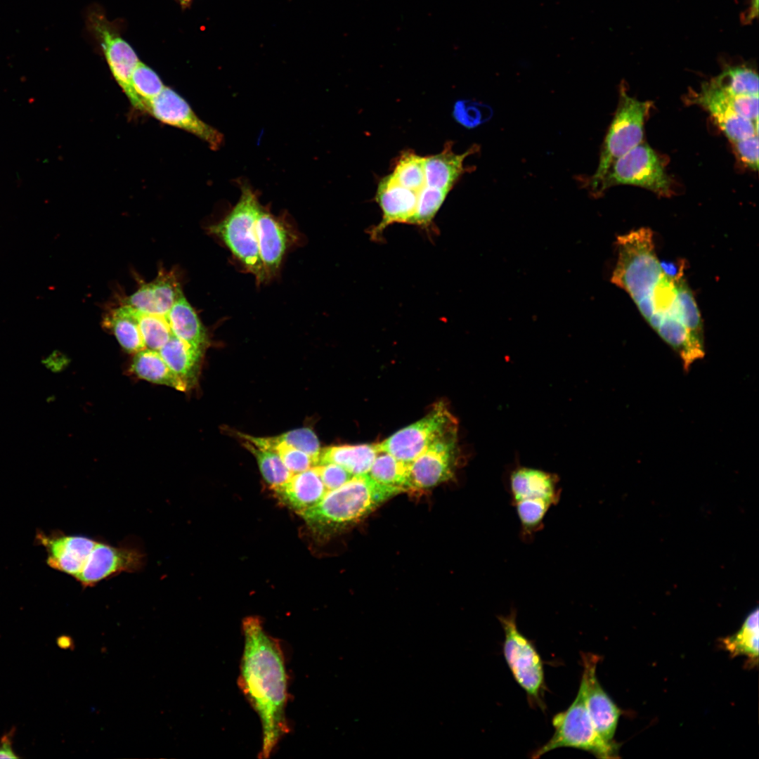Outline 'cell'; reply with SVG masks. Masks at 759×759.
Here are the masks:
<instances>
[{
  "mask_svg": "<svg viewBox=\"0 0 759 759\" xmlns=\"http://www.w3.org/2000/svg\"><path fill=\"white\" fill-rule=\"evenodd\" d=\"M611 281L627 292L649 326L680 357L687 371L703 358V320L684 275V264L663 265L652 231L646 227L619 235Z\"/></svg>",
  "mask_w": 759,
  "mask_h": 759,
  "instance_id": "6da1fadb",
  "label": "cell"
},
{
  "mask_svg": "<svg viewBox=\"0 0 759 759\" xmlns=\"http://www.w3.org/2000/svg\"><path fill=\"white\" fill-rule=\"evenodd\" d=\"M242 630L244 647L238 684L260 720L259 758L267 759L289 731L285 659L279 642L266 632L259 617L245 618Z\"/></svg>",
  "mask_w": 759,
  "mask_h": 759,
  "instance_id": "7a4b0ae2",
  "label": "cell"
},
{
  "mask_svg": "<svg viewBox=\"0 0 759 759\" xmlns=\"http://www.w3.org/2000/svg\"><path fill=\"white\" fill-rule=\"evenodd\" d=\"M401 492L376 482L368 474L356 475L339 488L327 491L318 503L300 514L312 526L352 523Z\"/></svg>",
  "mask_w": 759,
  "mask_h": 759,
  "instance_id": "3957f363",
  "label": "cell"
},
{
  "mask_svg": "<svg viewBox=\"0 0 759 759\" xmlns=\"http://www.w3.org/2000/svg\"><path fill=\"white\" fill-rule=\"evenodd\" d=\"M261 208L253 190L247 185H242L236 205L223 220L209 227V231L224 242L259 283L267 278L260 259L256 233V222Z\"/></svg>",
  "mask_w": 759,
  "mask_h": 759,
  "instance_id": "277c9868",
  "label": "cell"
},
{
  "mask_svg": "<svg viewBox=\"0 0 759 759\" xmlns=\"http://www.w3.org/2000/svg\"><path fill=\"white\" fill-rule=\"evenodd\" d=\"M554 732L543 746L533 751L531 758L537 759L559 748H573L588 751L599 758L618 757V746L605 740L596 730L588 713L583 685L571 704L552 718Z\"/></svg>",
  "mask_w": 759,
  "mask_h": 759,
  "instance_id": "5b68a950",
  "label": "cell"
},
{
  "mask_svg": "<svg viewBox=\"0 0 759 759\" xmlns=\"http://www.w3.org/2000/svg\"><path fill=\"white\" fill-rule=\"evenodd\" d=\"M498 619L505 634L503 656L514 679L526 692L530 706L545 709V673L540 654L533 642L518 629L515 609Z\"/></svg>",
  "mask_w": 759,
  "mask_h": 759,
  "instance_id": "8992f818",
  "label": "cell"
},
{
  "mask_svg": "<svg viewBox=\"0 0 759 759\" xmlns=\"http://www.w3.org/2000/svg\"><path fill=\"white\" fill-rule=\"evenodd\" d=\"M618 185L639 186L663 197L673 192L671 179L660 157L642 142L616 160L589 190L597 196Z\"/></svg>",
  "mask_w": 759,
  "mask_h": 759,
  "instance_id": "52a82bcc",
  "label": "cell"
},
{
  "mask_svg": "<svg viewBox=\"0 0 759 759\" xmlns=\"http://www.w3.org/2000/svg\"><path fill=\"white\" fill-rule=\"evenodd\" d=\"M651 107V102L631 97L621 87L618 106L602 144L597 169L588 180L589 188L604 176L616 160L642 142L644 124Z\"/></svg>",
  "mask_w": 759,
  "mask_h": 759,
  "instance_id": "ba28073f",
  "label": "cell"
},
{
  "mask_svg": "<svg viewBox=\"0 0 759 759\" xmlns=\"http://www.w3.org/2000/svg\"><path fill=\"white\" fill-rule=\"evenodd\" d=\"M458 431V422L447 406L440 401L420 420L393 434L377 443L379 450L410 463L433 443Z\"/></svg>",
  "mask_w": 759,
  "mask_h": 759,
  "instance_id": "9c48e42d",
  "label": "cell"
},
{
  "mask_svg": "<svg viewBox=\"0 0 759 759\" xmlns=\"http://www.w3.org/2000/svg\"><path fill=\"white\" fill-rule=\"evenodd\" d=\"M145 112L164 124L185 130L218 150L224 142L223 135L202 121L188 103L173 89L164 86L147 106Z\"/></svg>",
  "mask_w": 759,
  "mask_h": 759,
  "instance_id": "30bf717a",
  "label": "cell"
},
{
  "mask_svg": "<svg viewBox=\"0 0 759 759\" xmlns=\"http://www.w3.org/2000/svg\"><path fill=\"white\" fill-rule=\"evenodd\" d=\"M88 25L103 48L115 79L131 103L133 99L131 76L139 62L136 53L101 11L96 10L89 12Z\"/></svg>",
  "mask_w": 759,
  "mask_h": 759,
  "instance_id": "8fae6325",
  "label": "cell"
},
{
  "mask_svg": "<svg viewBox=\"0 0 759 759\" xmlns=\"http://www.w3.org/2000/svg\"><path fill=\"white\" fill-rule=\"evenodd\" d=\"M458 431L433 443L408 464V490L431 488L450 479L457 454Z\"/></svg>",
  "mask_w": 759,
  "mask_h": 759,
  "instance_id": "7c38bea8",
  "label": "cell"
},
{
  "mask_svg": "<svg viewBox=\"0 0 759 759\" xmlns=\"http://www.w3.org/2000/svg\"><path fill=\"white\" fill-rule=\"evenodd\" d=\"M144 563L145 555L136 547L115 546L97 541L82 569L74 578L82 586L91 587L122 572L138 571Z\"/></svg>",
  "mask_w": 759,
  "mask_h": 759,
  "instance_id": "4fadbf2b",
  "label": "cell"
},
{
  "mask_svg": "<svg viewBox=\"0 0 759 759\" xmlns=\"http://www.w3.org/2000/svg\"><path fill=\"white\" fill-rule=\"evenodd\" d=\"M583 673L580 684L585 704L597 732L606 741H614L621 710L602 688L596 675L601 657L590 652H580Z\"/></svg>",
  "mask_w": 759,
  "mask_h": 759,
  "instance_id": "5bb4252c",
  "label": "cell"
},
{
  "mask_svg": "<svg viewBox=\"0 0 759 759\" xmlns=\"http://www.w3.org/2000/svg\"><path fill=\"white\" fill-rule=\"evenodd\" d=\"M507 489L512 506L517 503H541L552 507L559 501L562 493L556 474L522 466L510 472Z\"/></svg>",
  "mask_w": 759,
  "mask_h": 759,
  "instance_id": "9a60e30c",
  "label": "cell"
},
{
  "mask_svg": "<svg viewBox=\"0 0 759 759\" xmlns=\"http://www.w3.org/2000/svg\"><path fill=\"white\" fill-rule=\"evenodd\" d=\"M260 259L267 278L275 275L285 252L297 240V234L284 219L262 207L256 222Z\"/></svg>",
  "mask_w": 759,
  "mask_h": 759,
  "instance_id": "2e32d148",
  "label": "cell"
},
{
  "mask_svg": "<svg viewBox=\"0 0 759 759\" xmlns=\"http://www.w3.org/2000/svg\"><path fill=\"white\" fill-rule=\"evenodd\" d=\"M35 539L46 551L47 564L73 578L79 573L97 542L82 536L41 531L37 533Z\"/></svg>",
  "mask_w": 759,
  "mask_h": 759,
  "instance_id": "e0dca14e",
  "label": "cell"
},
{
  "mask_svg": "<svg viewBox=\"0 0 759 759\" xmlns=\"http://www.w3.org/2000/svg\"><path fill=\"white\" fill-rule=\"evenodd\" d=\"M375 198L382 209V219L372 231V237H378L394 223H410L416 207L417 192L399 185L389 174L379 181Z\"/></svg>",
  "mask_w": 759,
  "mask_h": 759,
  "instance_id": "ac0fdd59",
  "label": "cell"
},
{
  "mask_svg": "<svg viewBox=\"0 0 759 759\" xmlns=\"http://www.w3.org/2000/svg\"><path fill=\"white\" fill-rule=\"evenodd\" d=\"M691 103L705 108L732 142L758 134V124L737 115L713 92L708 82L691 95Z\"/></svg>",
  "mask_w": 759,
  "mask_h": 759,
  "instance_id": "d6986e66",
  "label": "cell"
},
{
  "mask_svg": "<svg viewBox=\"0 0 759 759\" xmlns=\"http://www.w3.org/2000/svg\"><path fill=\"white\" fill-rule=\"evenodd\" d=\"M474 152V147H472L462 154H456L453 151L450 143H448L441 153L425 157L426 186L449 192L467 171L464 160Z\"/></svg>",
  "mask_w": 759,
  "mask_h": 759,
  "instance_id": "ffe728a7",
  "label": "cell"
},
{
  "mask_svg": "<svg viewBox=\"0 0 759 759\" xmlns=\"http://www.w3.org/2000/svg\"><path fill=\"white\" fill-rule=\"evenodd\" d=\"M327 491L316 467H313L293 474L276 493L300 514L318 503Z\"/></svg>",
  "mask_w": 759,
  "mask_h": 759,
  "instance_id": "44dd1931",
  "label": "cell"
},
{
  "mask_svg": "<svg viewBox=\"0 0 759 759\" xmlns=\"http://www.w3.org/2000/svg\"><path fill=\"white\" fill-rule=\"evenodd\" d=\"M167 319L174 336L203 351L208 344L207 332L183 294L168 312Z\"/></svg>",
  "mask_w": 759,
  "mask_h": 759,
  "instance_id": "7402d4cb",
  "label": "cell"
},
{
  "mask_svg": "<svg viewBox=\"0 0 759 759\" xmlns=\"http://www.w3.org/2000/svg\"><path fill=\"white\" fill-rule=\"evenodd\" d=\"M377 443L332 446L321 449L319 464H337L353 476L368 474L379 452Z\"/></svg>",
  "mask_w": 759,
  "mask_h": 759,
  "instance_id": "603a6c76",
  "label": "cell"
},
{
  "mask_svg": "<svg viewBox=\"0 0 759 759\" xmlns=\"http://www.w3.org/2000/svg\"><path fill=\"white\" fill-rule=\"evenodd\" d=\"M131 368L136 376L146 381L168 386L181 391H186L188 387L168 366L158 351L145 348L136 353Z\"/></svg>",
  "mask_w": 759,
  "mask_h": 759,
  "instance_id": "cb8c5ba5",
  "label": "cell"
},
{
  "mask_svg": "<svg viewBox=\"0 0 759 759\" xmlns=\"http://www.w3.org/2000/svg\"><path fill=\"white\" fill-rule=\"evenodd\" d=\"M158 351L171 370L188 387L195 378L203 351L174 335Z\"/></svg>",
  "mask_w": 759,
  "mask_h": 759,
  "instance_id": "d4e9b609",
  "label": "cell"
},
{
  "mask_svg": "<svg viewBox=\"0 0 759 759\" xmlns=\"http://www.w3.org/2000/svg\"><path fill=\"white\" fill-rule=\"evenodd\" d=\"M103 323L128 353L135 354L145 349L134 309L123 304L112 309L104 318Z\"/></svg>",
  "mask_w": 759,
  "mask_h": 759,
  "instance_id": "484cf974",
  "label": "cell"
},
{
  "mask_svg": "<svg viewBox=\"0 0 759 759\" xmlns=\"http://www.w3.org/2000/svg\"><path fill=\"white\" fill-rule=\"evenodd\" d=\"M243 441L245 448L255 457L265 481L271 488L278 491L290 479L293 474L286 467L275 451Z\"/></svg>",
  "mask_w": 759,
  "mask_h": 759,
  "instance_id": "4316f807",
  "label": "cell"
},
{
  "mask_svg": "<svg viewBox=\"0 0 759 759\" xmlns=\"http://www.w3.org/2000/svg\"><path fill=\"white\" fill-rule=\"evenodd\" d=\"M408 464L379 450L368 474L380 484L403 491L407 490Z\"/></svg>",
  "mask_w": 759,
  "mask_h": 759,
  "instance_id": "83f0119b",
  "label": "cell"
},
{
  "mask_svg": "<svg viewBox=\"0 0 759 759\" xmlns=\"http://www.w3.org/2000/svg\"><path fill=\"white\" fill-rule=\"evenodd\" d=\"M131 105L145 112L148 104L162 92L164 86L154 70L139 61L131 76Z\"/></svg>",
  "mask_w": 759,
  "mask_h": 759,
  "instance_id": "f1b7e54d",
  "label": "cell"
},
{
  "mask_svg": "<svg viewBox=\"0 0 759 759\" xmlns=\"http://www.w3.org/2000/svg\"><path fill=\"white\" fill-rule=\"evenodd\" d=\"M711 80L720 88L736 94L758 96V75L747 65L727 66Z\"/></svg>",
  "mask_w": 759,
  "mask_h": 759,
  "instance_id": "f546056e",
  "label": "cell"
},
{
  "mask_svg": "<svg viewBox=\"0 0 759 759\" xmlns=\"http://www.w3.org/2000/svg\"><path fill=\"white\" fill-rule=\"evenodd\" d=\"M758 609L753 610L744 620L739 630L723 641L727 651L734 655L758 656Z\"/></svg>",
  "mask_w": 759,
  "mask_h": 759,
  "instance_id": "4dcf8cb0",
  "label": "cell"
},
{
  "mask_svg": "<svg viewBox=\"0 0 759 759\" xmlns=\"http://www.w3.org/2000/svg\"><path fill=\"white\" fill-rule=\"evenodd\" d=\"M424 160L425 157L406 151L396 160L391 175L399 185L418 192L426 185Z\"/></svg>",
  "mask_w": 759,
  "mask_h": 759,
  "instance_id": "1f68e13d",
  "label": "cell"
},
{
  "mask_svg": "<svg viewBox=\"0 0 759 759\" xmlns=\"http://www.w3.org/2000/svg\"><path fill=\"white\" fill-rule=\"evenodd\" d=\"M136 317L146 349L159 351L173 335L167 316L136 310Z\"/></svg>",
  "mask_w": 759,
  "mask_h": 759,
  "instance_id": "d6a6232c",
  "label": "cell"
},
{
  "mask_svg": "<svg viewBox=\"0 0 759 759\" xmlns=\"http://www.w3.org/2000/svg\"><path fill=\"white\" fill-rule=\"evenodd\" d=\"M150 283L158 314L167 316L176 299L183 294L179 281L174 273L160 271Z\"/></svg>",
  "mask_w": 759,
  "mask_h": 759,
  "instance_id": "836d02e7",
  "label": "cell"
},
{
  "mask_svg": "<svg viewBox=\"0 0 759 759\" xmlns=\"http://www.w3.org/2000/svg\"><path fill=\"white\" fill-rule=\"evenodd\" d=\"M448 193L425 185L417 192L416 207L410 223L428 225L443 205Z\"/></svg>",
  "mask_w": 759,
  "mask_h": 759,
  "instance_id": "e575fe53",
  "label": "cell"
},
{
  "mask_svg": "<svg viewBox=\"0 0 759 759\" xmlns=\"http://www.w3.org/2000/svg\"><path fill=\"white\" fill-rule=\"evenodd\" d=\"M268 439L273 443H283L304 452L311 458L315 466L319 462L320 442L315 432L309 427L290 430Z\"/></svg>",
  "mask_w": 759,
  "mask_h": 759,
  "instance_id": "d590c367",
  "label": "cell"
},
{
  "mask_svg": "<svg viewBox=\"0 0 759 759\" xmlns=\"http://www.w3.org/2000/svg\"><path fill=\"white\" fill-rule=\"evenodd\" d=\"M708 83L715 94L737 115L758 124V96L733 93L720 88L711 79Z\"/></svg>",
  "mask_w": 759,
  "mask_h": 759,
  "instance_id": "8d00e7d4",
  "label": "cell"
},
{
  "mask_svg": "<svg viewBox=\"0 0 759 759\" xmlns=\"http://www.w3.org/2000/svg\"><path fill=\"white\" fill-rule=\"evenodd\" d=\"M327 491L339 488L353 476L342 466L335 463H324L314 466Z\"/></svg>",
  "mask_w": 759,
  "mask_h": 759,
  "instance_id": "74e56055",
  "label": "cell"
},
{
  "mask_svg": "<svg viewBox=\"0 0 759 759\" xmlns=\"http://www.w3.org/2000/svg\"><path fill=\"white\" fill-rule=\"evenodd\" d=\"M742 162L750 169H758V134L732 142Z\"/></svg>",
  "mask_w": 759,
  "mask_h": 759,
  "instance_id": "f35d334b",
  "label": "cell"
},
{
  "mask_svg": "<svg viewBox=\"0 0 759 759\" xmlns=\"http://www.w3.org/2000/svg\"><path fill=\"white\" fill-rule=\"evenodd\" d=\"M66 358L58 351H53L41 360V363L48 370L58 372L65 365Z\"/></svg>",
  "mask_w": 759,
  "mask_h": 759,
  "instance_id": "ab89813d",
  "label": "cell"
},
{
  "mask_svg": "<svg viewBox=\"0 0 759 759\" xmlns=\"http://www.w3.org/2000/svg\"><path fill=\"white\" fill-rule=\"evenodd\" d=\"M14 729L4 734L0 739V758H19L12 748Z\"/></svg>",
  "mask_w": 759,
  "mask_h": 759,
  "instance_id": "60d3db41",
  "label": "cell"
},
{
  "mask_svg": "<svg viewBox=\"0 0 759 759\" xmlns=\"http://www.w3.org/2000/svg\"><path fill=\"white\" fill-rule=\"evenodd\" d=\"M758 0H751V5L746 12L743 13L742 22L745 23L751 22L755 18L758 16Z\"/></svg>",
  "mask_w": 759,
  "mask_h": 759,
  "instance_id": "b9f144b4",
  "label": "cell"
},
{
  "mask_svg": "<svg viewBox=\"0 0 759 759\" xmlns=\"http://www.w3.org/2000/svg\"><path fill=\"white\" fill-rule=\"evenodd\" d=\"M58 646L63 649H72L73 641L72 639L65 635L59 636L56 640Z\"/></svg>",
  "mask_w": 759,
  "mask_h": 759,
  "instance_id": "7bdbcfd3",
  "label": "cell"
},
{
  "mask_svg": "<svg viewBox=\"0 0 759 759\" xmlns=\"http://www.w3.org/2000/svg\"><path fill=\"white\" fill-rule=\"evenodd\" d=\"M180 1H181V4L183 5L186 6V5L189 4L192 0H180Z\"/></svg>",
  "mask_w": 759,
  "mask_h": 759,
  "instance_id": "ee69618b",
  "label": "cell"
}]
</instances>
